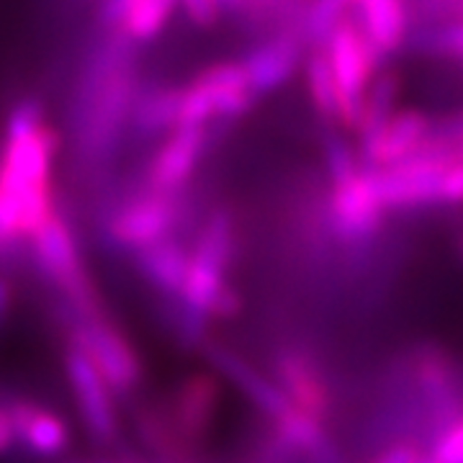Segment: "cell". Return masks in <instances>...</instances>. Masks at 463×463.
<instances>
[{
    "label": "cell",
    "mask_w": 463,
    "mask_h": 463,
    "mask_svg": "<svg viewBox=\"0 0 463 463\" xmlns=\"http://www.w3.org/2000/svg\"><path fill=\"white\" fill-rule=\"evenodd\" d=\"M60 137L44 118L39 100H21L5 121L0 147V263L11 260L24 242L54 214L52 170Z\"/></svg>",
    "instance_id": "1"
},
{
    "label": "cell",
    "mask_w": 463,
    "mask_h": 463,
    "mask_svg": "<svg viewBox=\"0 0 463 463\" xmlns=\"http://www.w3.org/2000/svg\"><path fill=\"white\" fill-rule=\"evenodd\" d=\"M139 88L137 44L127 33L103 29L72 99L75 155L85 170H99L114 160L121 137L129 129Z\"/></svg>",
    "instance_id": "2"
},
{
    "label": "cell",
    "mask_w": 463,
    "mask_h": 463,
    "mask_svg": "<svg viewBox=\"0 0 463 463\" xmlns=\"http://www.w3.org/2000/svg\"><path fill=\"white\" fill-rule=\"evenodd\" d=\"M237 258V224L230 209H214L203 219L194 248L188 252V270L183 279L178 304L209 325L214 319L240 315L242 301L232 288L230 270Z\"/></svg>",
    "instance_id": "3"
},
{
    "label": "cell",
    "mask_w": 463,
    "mask_h": 463,
    "mask_svg": "<svg viewBox=\"0 0 463 463\" xmlns=\"http://www.w3.org/2000/svg\"><path fill=\"white\" fill-rule=\"evenodd\" d=\"M32 255L44 281L57 291L70 330L80 322L100 317L96 288L85 270L78 237L65 216L54 212L50 222L33 234Z\"/></svg>",
    "instance_id": "4"
},
{
    "label": "cell",
    "mask_w": 463,
    "mask_h": 463,
    "mask_svg": "<svg viewBox=\"0 0 463 463\" xmlns=\"http://www.w3.org/2000/svg\"><path fill=\"white\" fill-rule=\"evenodd\" d=\"M330 60L335 85H337V127L358 132L361 111L368 88L379 75V54L373 52L371 42L365 39L358 21L345 18L332 32L327 44L322 47Z\"/></svg>",
    "instance_id": "5"
},
{
    "label": "cell",
    "mask_w": 463,
    "mask_h": 463,
    "mask_svg": "<svg viewBox=\"0 0 463 463\" xmlns=\"http://www.w3.org/2000/svg\"><path fill=\"white\" fill-rule=\"evenodd\" d=\"M183 216H185L183 196L142 188L111 206V212L103 219V234L111 248L134 255L152 242L173 237Z\"/></svg>",
    "instance_id": "6"
},
{
    "label": "cell",
    "mask_w": 463,
    "mask_h": 463,
    "mask_svg": "<svg viewBox=\"0 0 463 463\" xmlns=\"http://www.w3.org/2000/svg\"><path fill=\"white\" fill-rule=\"evenodd\" d=\"M258 103L240 62H216L201 70L181 93L178 127H212L242 118Z\"/></svg>",
    "instance_id": "7"
},
{
    "label": "cell",
    "mask_w": 463,
    "mask_h": 463,
    "mask_svg": "<svg viewBox=\"0 0 463 463\" xmlns=\"http://www.w3.org/2000/svg\"><path fill=\"white\" fill-rule=\"evenodd\" d=\"M450 163L453 155L422 147L414 157L399 165L386 170H368L373 196L383 209V214L392 216L399 212H420V209L440 206V178Z\"/></svg>",
    "instance_id": "8"
},
{
    "label": "cell",
    "mask_w": 463,
    "mask_h": 463,
    "mask_svg": "<svg viewBox=\"0 0 463 463\" xmlns=\"http://www.w3.org/2000/svg\"><path fill=\"white\" fill-rule=\"evenodd\" d=\"M65 379L72 402L80 417V425L88 438L99 446H111L118 438V412H116V397L103 381L96 365L85 355L80 347L70 340L65 350Z\"/></svg>",
    "instance_id": "9"
},
{
    "label": "cell",
    "mask_w": 463,
    "mask_h": 463,
    "mask_svg": "<svg viewBox=\"0 0 463 463\" xmlns=\"http://www.w3.org/2000/svg\"><path fill=\"white\" fill-rule=\"evenodd\" d=\"M72 343L96 365L114 397H127L142 383V364L132 343L106 317H93L72 327Z\"/></svg>",
    "instance_id": "10"
},
{
    "label": "cell",
    "mask_w": 463,
    "mask_h": 463,
    "mask_svg": "<svg viewBox=\"0 0 463 463\" xmlns=\"http://www.w3.org/2000/svg\"><path fill=\"white\" fill-rule=\"evenodd\" d=\"M407 371L412 376L417 392L430 410L432 422L446 428L458 420V394H461V371L456 358L435 340H422L407 355Z\"/></svg>",
    "instance_id": "11"
},
{
    "label": "cell",
    "mask_w": 463,
    "mask_h": 463,
    "mask_svg": "<svg viewBox=\"0 0 463 463\" xmlns=\"http://www.w3.org/2000/svg\"><path fill=\"white\" fill-rule=\"evenodd\" d=\"M222 399V383L214 371H196L178 381L170 397L157 402L175 430L185 453H194L201 440L212 432Z\"/></svg>",
    "instance_id": "12"
},
{
    "label": "cell",
    "mask_w": 463,
    "mask_h": 463,
    "mask_svg": "<svg viewBox=\"0 0 463 463\" xmlns=\"http://www.w3.org/2000/svg\"><path fill=\"white\" fill-rule=\"evenodd\" d=\"M389 216L383 214L373 196L368 167L358 170L353 178L330 185L327 199V227L345 245H364L373 240Z\"/></svg>",
    "instance_id": "13"
},
{
    "label": "cell",
    "mask_w": 463,
    "mask_h": 463,
    "mask_svg": "<svg viewBox=\"0 0 463 463\" xmlns=\"http://www.w3.org/2000/svg\"><path fill=\"white\" fill-rule=\"evenodd\" d=\"M201 350H203V358H206V364L212 365V371H214L216 376L224 379L227 383H232L242 397L248 399L250 404L270 422V428L279 425L283 417H288V414L297 410L286 399L281 386L276 383L273 376L258 371L245 355H240L230 345L209 340Z\"/></svg>",
    "instance_id": "14"
},
{
    "label": "cell",
    "mask_w": 463,
    "mask_h": 463,
    "mask_svg": "<svg viewBox=\"0 0 463 463\" xmlns=\"http://www.w3.org/2000/svg\"><path fill=\"white\" fill-rule=\"evenodd\" d=\"M276 383L281 386L286 399L298 412L309 414L319 422L327 420L332 410V389L327 373L312 350L307 347H283L273 358Z\"/></svg>",
    "instance_id": "15"
},
{
    "label": "cell",
    "mask_w": 463,
    "mask_h": 463,
    "mask_svg": "<svg viewBox=\"0 0 463 463\" xmlns=\"http://www.w3.org/2000/svg\"><path fill=\"white\" fill-rule=\"evenodd\" d=\"M435 118L420 109H399L379 129L358 137V155L368 170H386L414 157L428 142Z\"/></svg>",
    "instance_id": "16"
},
{
    "label": "cell",
    "mask_w": 463,
    "mask_h": 463,
    "mask_svg": "<svg viewBox=\"0 0 463 463\" xmlns=\"http://www.w3.org/2000/svg\"><path fill=\"white\" fill-rule=\"evenodd\" d=\"M209 147L206 127H175L152 155L145 170V185L157 194L183 196V188L196 175Z\"/></svg>",
    "instance_id": "17"
},
{
    "label": "cell",
    "mask_w": 463,
    "mask_h": 463,
    "mask_svg": "<svg viewBox=\"0 0 463 463\" xmlns=\"http://www.w3.org/2000/svg\"><path fill=\"white\" fill-rule=\"evenodd\" d=\"M304 50H307L304 33L291 26L255 44L240 62L252 93L263 99V96L276 93L286 83H291L301 62L307 60Z\"/></svg>",
    "instance_id": "18"
},
{
    "label": "cell",
    "mask_w": 463,
    "mask_h": 463,
    "mask_svg": "<svg viewBox=\"0 0 463 463\" xmlns=\"http://www.w3.org/2000/svg\"><path fill=\"white\" fill-rule=\"evenodd\" d=\"M14 420L16 448L36 458H57L70 446V430L60 414L26 397L5 399Z\"/></svg>",
    "instance_id": "19"
},
{
    "label": "cell",
    "mask_w": 463,
    "mask_h": 463,
    "mask_svg": "<svg viewBox=\"0 0 463 463\" xmlns=\"http://www.w3.org/2000/svg\"><path fill=\"white\" fill-rule=\"evenodd\" d=\"M188 252L191 250L175 237H165L160 242H152L139 252H134V263L139 276L155 288L160 298H178L183 288V279L188 270Z\"/></svg>",
    "instance_id": "20"
},
{
    "label": "cell",
    "mask_w": 463,
    "mask_h": 463,
    "mask_svg": "<svg viewBox=\"0 0 463 463\" xmlns=\"http://www.w3.org/2000/svg\"><path fill=\"white\" fill-rule=\"evenodd\" d=\"M355 8L361 11L358 24L379 60L394 57L410 33L407 0H355Z\"/></svg>",
    "instance_id": "21"
},
{
    "label": "cell",
    "mask_w": 463,
    "mask_h": 463,
    "mask_svg": "<svg viewBox=\"0 0 463 463\" xmlns=\"http://www.w3.org/2000/svg\"><path fill=\"white\" fill-rule=\"evenodd\" d=\"M181 93L178 85H142L134 99L129 129L142 137L173 132L181 124Z\"/></svg>",
    "instance_id": "22"
},
{
    "label": "cell",
    "mask_w": 463,
    "mask_h": 463,
    "mask_svg": "<svg viewBox=\"0 0 463 463\" xmlns=\"http://www.w3.org/2000/svg\"><path fill=\"white\" fill-rule=\"evenodd\" d=\"M304 80H307V93L315 106L319 118L330 127H337V85L332 75L330 60L325 50H312L304 60Z\"/></svg>",
    "instance_id": "23"
},
{
    "label": "cell",
    "mask_w": 463,
    "mask_h": 463,
    "mask_svg": "<svg viewBox=\"0 0 463 463\" xmlns=\"http://www.w3.org/2000/svg\"><path fill=\"white\" fill-rule=\"evenodd\" d=\"M399 93H402V78L394 70H379V75L373 78V83L368 88L364 100V111H361V124H358V137H365L373 129H379L386 118L397 114Z\"/></svg>",
    "instance_id": "24"
},
{
    "label": "cell",
    "mask_w": 463,
    "mask_h": 463,
    "mask_svg": "<svg viewBox=\"0 0 463 463\" xmlns=\"http://www.w3.org/2000/svg\"><path fill=\"white\" fill-rule=\"evenodd\" d=\"M350 8H355V0H312L301 26L307 44H312V50H322L340 21H345Z\"/></svg>",
    "instance_id": "25"
},
{
    "label": "cell",
    "mask_w": 463,
    "mask_h": 463,
    "mask_svg": "<svg viewBox=\"0 0 463 463\" xmlns=\"http://www.w3.org/2000/svg\"><path fill=\"white\" fill-rule=\"evenodd\" d=\"M417 47L428 54L453 60L463 65V21L461 18H448V21H430L422 26V32L414 36Z\"/></svg>",
    "instance_id": "26"
},
{
    "label": "cell",
    "mask_w": 463,
    "mask_h": 463,
    "mask_svg": "<svg viewBox=\"0 0 463 463\" xmlns=\"http://www.w3.org/2000/svg\"><path fill=\"white\" fill-rule=\"evenodd\" d=\"M325 163H327V173H330V185L347 181L358 170H364L358 149L350 147L345 139L335 132L325 134Z\"/></svg>",
    "instance_id": "27"
},
{
    "label": "cell",
    "mask_w": 463,
    "mask_h": 463,
    "mask_svg": "<svg viewBox=\"0 0 463 463\" xmlns=\"http://www.w3.org/2000/svg\"><path fill=\"white\" fill-rule=\"evenodd\" d=\"M432 463H463V414L432 435Z\"/></svg>",
    "instance_id": "28"
},
{
    "label": "cell",
    "mask_w": 463,
    "mask_h": 463,
    "mask_svg": "<svg viewBox=\"0 0 463 463\" xmlns=\"http://www.w3.org/2000/svg\"><path fill=\"white\" fill-rule=\"evenodd\" d=\"M428 453L417 440H397L392 446L381 448L368 463H428Z\"/></svg>",
    "instance_id": "29"
},
{
    "label": "cell",
    "mask_w": 463,
    "mask_h": 463,
    "mask_svg": "<svg viewBox=\"0 0 463 463\" xmlns=\"http://www.w3.org/2000/svg\"><path fill=\"white\" fill-rule=\"evenodd\" d=\"M463 203V160H456L446 167L440 178V206H461Z\"/></svg>",
    "instance_id": "30"
},
{
    "label": "cell",
    "mask_w": 463,
    "mask_h": 463,
    "mask_svg": "<svg viewBox=\"0 0 463 463\" xmlns=\"http://www.w3.org/2000/svg\"><path fill=\"white\" fill-rule=\"evenodd\" d=\"M178 5L185 11L188 21L196 24L199 29H212L222 16L216 0H178Z\"/></svg>",
    "instance_id": "31"
},
{
    "label": "cell",
    "mask_w": 463,
    "mask_h": 463,
    "mask_svg": "<svg viewBox=\"0 0 463 463\" xmlns=\"http://www.w3.org/2000/svg\"><path fill=\"white\" fill-rule=\"evenodd\" d=\"M16 450V432H14V420L8 412L5 399H0V456Z\"/></svg>",
    "instance_id": "32"
},
{
    "label": "cell",
    "mask_w": 463,
    "mask_h": 463,
    "mask_svg": "<svg viewBox=\"0 0 463 463\" xmlns=\"http://www.w3.org/2000/svg\"><path fill=\"white\" fill-rule=\"evenodd\" d=\"M11 307H14V288L0 276V330L5 327V322L11 317Z\"/></svg>",
    "instance_id": "33"
},
{
    "label": "cell",
    "mask_w": 463,
    "mask_h": 463,
    "mask_svg": "<svg viewBox=\"0 0 463 463\" xmlns=\"http://www.w3.org/2000/svg\"><path fill=\"white\" fill-rule=\"evenodd\" d=\"M450 18H461L463 21V0H458V3H456V8H453V16Z\"/></svg>",
    "instance_id": "34"
},
{
    "label": "cell",
    "mask_w": 463,
    "mask_h": 463,
    "mask_svg": "<svg viewBox=\"0 0 463 463\" xmlns=\"http://www.w3.org/2000/svg\"><path fill=\"white\" fill-rule=\"evenodd\" d=\"M456 250H458V258H461V263H463V232H461V237H458V242H456Z\"/></svg>",
    "instance_id": "35"
},
{
    "label": "cell",
    "mask_w": 463,
    "mask_h": 463,
    "mask_svg": "<svg viewBox=\"0 0 463 463\" xmlns=\"http://www.w3.org/2000/svg\"><path fill=\"white\" fill-rule=\"evenodd\" d=\"M428 463H432V461H428Z\"/></svg>",
    "instance_id": "36"
}]
</instances>
